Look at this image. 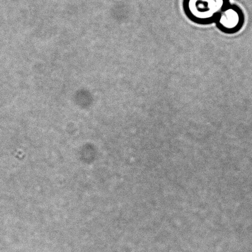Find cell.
Here are the masks:
<instances>
[{
	"mask_svg": "<svg viewBox=\"0 0 252 252\" xmlns=\"http://www.w3.org/2000/svg\"><path fill=\"white\" fill-rule=\"evenodd\" d=\"M244 23L243 11L236 4L230 3L220 14L215 24L221 32L231 35L239 32Z\"/></svg>",
	"mask_w": 252,
	"mask_h": 252,
	"instance_id": "2",
	"label": "cell"
},
{
	"mask_svg": "<svg viewBox=\"0 0 252 252\" xmlns=\"http://www.w3.org/2000/svg\"><path fill=\"white\" fill-rule=\"evenodd\" d=\"M229 0H183L186 16L192 23L207 26L215 24Z\"/></svg>",
	"mask_w": 252,
	"mask_h": 252,
	"instance_id": "1",
	"label": "cell"
}]
</instances>
